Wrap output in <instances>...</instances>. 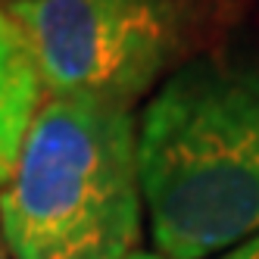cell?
Masks as SVG:
<instances>
[{"label":"cell","instance_id":"obj_4","mask_svg":"<svg viewBox=\"0 0 259 259\" xmlns=\"http://www.w3.org/2000/svg\"><path fill=\"white\" fill-rule=\"evenodd\" d=\"M41 84L34 72L31 53L13 25L7 10L0 7V184L10 175L22 138L38 113Z\"/></svg>","mask_w":259,"mask_h":259},{"label":"cell","instance_id":"obj_8","mask_svg":"<svg viewBox=\"0 0 259 259\" xmlns=\"http://www.w3.org/2000/svg\"><path fill=\"white\" fill-rule=\"evenodd\" d=\"M10 4H16V0H0V7H10Z\"/></svg>","mask_w":259,"mask_h":259},{"label":"cell","instance_id":"obj_2","mask_svg":"<svg viewBox=\"0 0 259 259\" xmlns=\"http://www.w3.org/2000/svg\"><path fill=\"white\" fill-rule=\"evenodd\" d=\"M0 228L10 259H125L141 250L135 109L41 97L0 184Z\"/></svg>","mask_w":259,"mask_h":259},{"label":"cell","instance_id":"obj_3","mask_svg":"<svg viewBox=\"0 0 259 259\" xmlns=\"http://www.w3.org/2000/svg\"><path fill=\"white\" fill-rule=\"evenodd\" d=\"M44 97L135 109L184 63V0H16L4 7Z\"/></svg>","mask_w":259,"mask_h":259},{"label":"cell","instance_id":"obj_5","mask_svg":"<svg viewBox=\"0 0 259 259\" xmlns=\"http://www.w3.org/2000/svg\"><path fill=\"white\" fill-rule=\"evenodd\" d=\"M209 259H259V234L240 240V244L222 250V253H215V256H209Z\"/></svg>","mask_w":259,"mask_h":259},{"label":"cell","instance_id":"obj_1","mask_svg":"<svg viewBox=\"0 0 259 259\" xmlns=\"http://www.w3.org/2000/svg\"><path fill=\"white\" fill-rule=\"evenodd\" d=\"M153 250L209 259L259 234V50L188 57L138 113Z\"/></svg>","mask_w":259,"mask_h":259},{"label":"cell","instance_id":"obj_6","mask_svg":"<svg viewBox=\"0 0 259 259\" xmlns=\"http://www.w3.org/2000/svg\"><path fill=\"white\" fill-rule=\"evenodd\" d=\"M125 259H165V256H159L156 250H135L132 256H125Z\"/></svg>","mask_w":259,"mask_h":259},{"label":"cell","instance_id":"obj_7","mask_svg":"<svg viewBox=\"0 0 259 259\" xmlns=\"http://www.w3.org/2000/svg\"><path fill=\"white\" fill-rule=\"evenodd\" d=\"M0 259H10V250H7V237H4V228H0Z\"/></svg>","mask_w":259,"mask_h":259}]
</instances>
